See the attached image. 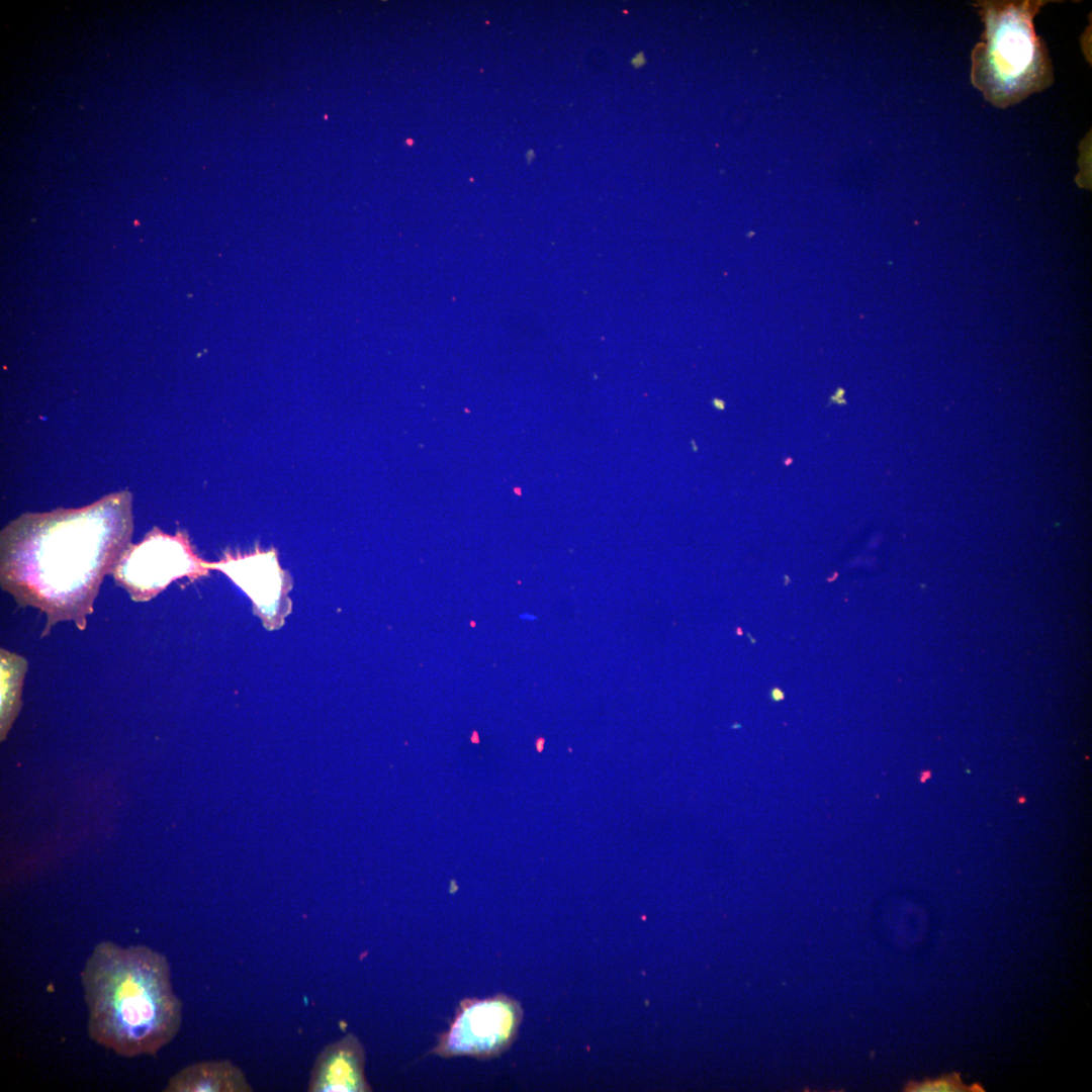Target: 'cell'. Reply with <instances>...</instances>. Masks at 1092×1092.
Segmentation results:
<instances>
[{
	"label": "cell",
	"instance_id": "cell-5",
	"mask_svg": "<svg viewBox=\"0 0 1092 1092\" xmlns=\"http://www.w3.org/2000/svg\"><path fill=\"white\" fill-rule=\"evenodd\" d=\"M522 1018L520 1003L507 995L466 998L432 1052L443 1058L497 1057L515 1040Z\"/></svg>",
	"mask_w": 1092,
	"mask_h": 1092
},
{
	"label": "cell",
	"instance_id": "cell-8",
	"mask_svg": "<svg viewBox=\"0 0 1092 1092\" xmlns=\"http://www.w3.org/2000/svg\"><path fill=\"white\" fill-rule=\"evenodd\" d=\"M166 1092H248L253 1091L244 1072L230 1061H209L189 1065L168 1082Z\"/></svg>",
	"mask_w": 1092,
	"mask_h": 1092
},
{
	"label": "cell",
	"instance_id": "cell-2",
	"mask_svg": "<svg viewBox=\"0 0 1092 1092\" xmlns=\"http://www.w3.org/2000/svg\"><path fill=\"white\" fill-rule=\"evenodd\" d=\"M91 1038L122 1057L156 1055L178 1033L182 1004L167 958L146 945L99 942L81 972Z\"/></svg>",
	"mask_w": 1092,
	"mask_h": 1092
},
{
	"label": "cell",
	"instance_id": "cell-15",
	"mask_svg": "<svg viewBox=\"0 0 1092 1092\" xmlns=\"http://www.w3.org/2000/svg\"><path fill=\"white\" fill-rule=\"evenodd\" d=\"M791 462H792V459H791V458L785 459V464H786V465H789V464H790Z\"/></svg>",
	"mask_w": 1092,
	"mask_h": 1092
},
{
	"label": "cell",
	"instance_id": "cell-11",
	"mask_svg": "<svg viewBox=\"0 0 1092 1092\" xmlns=\"http://www.w3.org/2000/svg\"><path fill=\"white\" fill-rule=\"evenodd\" d=\"M830 402L837 403V404H845L846 401L844 399V389L841 388V387H838L836 389V391L834 392V394L830 397Z\"/></svg>",
	"mask_w": 1092,
	"mask_h": 1092
},
{
	"label": "cell",
	"instance_id": "cell-13",
	"mask_svg": "<svg viewBox=\"0 0 1092 1092\" xmlns=\"http://www.w3.org/2000/svg\"><path fill=\"white\" fill-rule=\"evenodd\" d=\"M770 695L771 699L775 701H781L784 699V693L778 688L772 689Z\"/></svg>",
	"mask_w": 1092,
	"mask_h": 1092
},
{
	"label": "cell",
	"instance_id": "cell-14",
	"mask_svg": "<svg viewBox=\"0 0 1092 1092\" xmlns=\"http://www.w3.org/2000/svg\"><path fill=\"white\" fill-rule=\"evenodd\" d=\"M713 402L717 408L724 410V402L722 400L715 399Z\"/></svg>",
	"mask_w": 1092,
	"mask_h": 1092
},
{
	"label": "cell",
	"instance_id": "cell-12",
	"mask_svg": "<svg viewBox=\"0 0 1092 1092\" xmlns=\"http://www.w3.org/2000/svg\"><path fill=\"white\" fill-rule=\"evenodd\" d=\"M631 64H632V65H633V66H634L635 68H639V67H641L642 65H644V64H645V58H644L643 54H642V53H639V54H638V55H637V56H636L635 58H633V59L631 60Z\"/></svg>",
	"mask_w": 1092,
	"mask_h": 1092
},
{
	"label": "cell",
	"instance_id": "cell-10",
	"mask_svg": "<svg viewBox=\"0 0 1092 1092\" xmlns=\"http://www.w3.org/2000/svg\"><path fill=\"white\" fill-rule=\"evenodd\" d=\"M963 1088L958 1078L947 1076L911 1085L909 1090L914 1092H958L963 1091Z\"/></svg>",
	"mask_w": 1092,
	"mask_h": 1092
},
{
	"label": "cell",
	"instance_id": "cell-7",
	"mask_svg": "<svg viewBox=\"0 0 1092 1092\" xmlns=\"http://www.w3.org/2000/svg\"><path fill=\"white\" fill-rule=\"evenodd\" d=\"M365 1050L360 1039L348 1033L326 1045L312 1067L307 1091L368 1092L365 1077Z\"/></svg>",
	"mask_w": 1092,
	"mask_h": 1092
},
{
	"label": "cell",
	"instance_id": "cell-4",
	"mask_svg": "<svg viewBox=\"0 0 1092 1092\" xmlns=\"http://www.w3.org/2000/svg\"><path fill=\"white\" fill-rule=\"evenodd\" d=\"M207 573L186 534L172 536L156 527L140 543L129 544L112 570L133 602L154 599L178 578L194 579Z\"/></svg>",
	"mask_w": 1092,
	"mask_h": 1092
},
{
	"label": "cell",
	"instance_id": "cell-1",
	"mask_svg": "<svg viewBox=\"0 0 1092 1092\" xmlns=\"http://www.w3.org/2000/svg\"><path fill=\"white\" fill-rule=\"evenodd\" d=\"M131 495L112 493L81 509L23 515L1 533V585L20 607L47 615L41 636L61 621L80 630L104 576L130 544Z\"/></svg>",
	"mask_w": 1092,
	"mask_h": 1092
},
{
	"label": "cell",
	"instance_id": "cell-3",
	"mask_svg": "<svg viewBox=\"0 0 1092 1092\" xmlns=\"http://www.w3.org/2000/svg\"><path fill=\"white\" fill-rule=\"evenodd\" d=\"M1046 1L976 2L984 23L972 53L971 80L999 108L1016 104L1053 83L1049 52L1033 17Z\"/></svg>",
	"mask_w": 1092,
	"mask_h": 1092
},
{
	"label": "cell",
	"instance_id": "cell-9",
	"mask_svg": "<svg viewBox=\"0 0 1092 1092\" xmlns=\"http://www.w3.org/2000/svg\"><path fill=\"white\" fill-rule=\"evenodd\" d=\"M1 735L8 731L19 708L21 687L27 670V660L1 649Z\"/></svg>",
	"mask_w": 1092,
	"mask_h": 1092
},
{
	"label": "cell",
	"instance_id": "cell-6",
	"mask_svg": "<svg viewBox=\"0 0 1092 1092\" xmlns=\"http://www.w3.org/2000/svg\"><path fill=\"white\" fill-rule=\"evenodd\" d=\"M209 569L224 572L253 601L255 613L269 629H276L289 614L291 603L289 576L280 568L274 551H256L249 555H226L215 563H205Z\"/></svg>",
	"mask_w": 1092,
	"mask_h": 1092
}]
</instances>
